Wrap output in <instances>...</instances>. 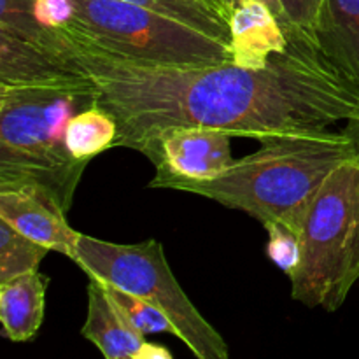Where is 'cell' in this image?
I'll return each mask as SVG.
<instances>
[{"label":"cell","mask_w":359,"mask_h":359,"mask_svg":"<svg viewBox=\"0 0 359 359\" xmlns=\"http://www.w3.org/2000/svg\"><path fill=\"white\" fill-rule=\"evenodd\" d=\"M53 48L90 77L97 105L118 123L116 147L142 153L179 126H205L238 139L326 130L359 119V90L347 83L305 32L263 69L233 62L207 67L133 63L55 30Z\"/></svg>","instance_id":"obj_1"},{"label":"cell","mask_w":359,"mask_h":359,"mask_svg":"<svg viewBox=\"0 0 359 359\" xmlns=\"http://www.w3.org/2000/svg\"><path fill=\"white\" fill-rule=\"evenodd\" d=\"M349 160H356V154L344 130L277 135L259 142L252 154L235 160L219 177L177 184L174 191L242 210L263 226L283 223L302 235L312 200L330 174Z\"/></svg>","instance_id":"obj_2"},{"label":"cell","mask_w":359,"mask_h":359,"mask_svg":"<svg viewBox=\"0 0 359 359\" xmlns=\"http://www.w3.org/2000/svg\"><path fill=\"white\" fill-rule=\"evenodd\" d=\"M97 104L90 77L74 72L28 84H0V186H35L69 212L88 161L65 146L67 123Z\"/></svg>","instance_id":"obj_3"},{"label":"cell","mask_w":359,"mask_h":359,"mask_svg":"<svg viewBox=\"0 0 359 359\" xmlns=\"http://www.w3.org/2000/svg\"><path fill=\"white\" fill-rule=\"evenodd\" d=\"M291 298L309 309L339 311L359 280V161L330 174L312 200L302 230V263Z\"/></svg>","instance_id":"obj_4"},{"label":"cell","mask_w":359,"mask_h":359,"mask_svg":"<svg viewBox=\"0 0 359 359\" xmlns=\"http://www.w3.org/2000/svg\"><path fill=\"white\" fill-rule=\"evenodd\" d=\"M76 16L62 30L133 63L207 67L233 62L231 46L156 11L121 0H74Z\"/></svg>","instance_id":"obj_5"},{"label":"cell","mask_w":359,"mask_h":359,"mask_svg":"<svg viewBox=\"0 0 359 359\" xmlns=\"http://www.w3.org/2000/svg\"><path fill=\"white\" fill-rule=\"evenodd\" d=\"M72 262L91 279L104 280L160 309L174 325L175 337L198 359H231L223 337L177 283L158 241L116 244L81 233Z\"/></svg>","instance_id":"obj_6"},{"label":"cell","mask_w":359,"mask_h":359,"mask_svg":"<svg viewBox=\"0 0 359 359\" xmlns=\"http://www.w3.org/2000/svg\"><path fill=\"white\" fill-rule=\"evenodd\" d=\"M226 132L205 126H179L158 135L140 154L156 168L149 188L174 189L184 182L219 177L235 163Z\"/></svg>","instance_id":"obj_7"},{"label":"cell","mask_w":359,"mask_h":359,"mask_svg":"<svg viewBox=\"0 0 359 359\" xmlns=\"http://www.w3.org/2000/svg\"><path fill=\"white\" fill-rule=\"evenodd\" d=\"M0 219L67 258L76 256L81 233L67 221V210L51 195L35 186H0Z\"/></svg>","instance_id":"obj_8"},{"label":"cell","mask_w":359,"mask_h":359,"mask_svg":"<svg viewBox=\"0 0 359 359\" xmlns=\"http://www.w3.org/2000/svg\"><path fill=\"white\" fill-rule=\"evenodd\" d=\"M228 25L233 63L244 69H263L272 56L286 51L290 46L286 28L259 0H241L235 4L228 16Z\"/></svg>","instance_id":"obj_9"},{"label":"cell","mask_w":359,"mask_h":359,"mask_svg":"<svg viewBox=\"0 0 359 359\" xmlns=\"http://www.w3.org/2000/svg\"><path fill=\"white\" fill-rule=\"evenodd\" d=\"M81 335L98 347L105 359H132L146 342L144 335L116 307L105 283L91 277L88 283V314Z\"/></svg>","instance_id":"obj_10"},{"label":"cell","mask_w":359,"mask_h":359,"mask_svg":"<svg viewBox=\"0 0 359 359\" xmlns=\"http://www.w3.org/2000/svg\"><path fill=\"white\" fill-rule=\"evenodd\" d=\"M316 42L333 69L359 90V0H325Z\"/></svg>","instance_id":"obj_11"},{"label":"cell","mask_w":359,"mask_h":359,"mask_svg":"<svg viewBox=\"0 0 359 359\" xmlns=\"http://www.w3.org/2000/svg\"><path fill=\"white\" fill-rule=\"evenodd\" d=\"M49 279L41 272L25 273L0 284L2 335L11 342H30L46 314Z\"/></svg>","instance_id":"obj_12"},{"label":"cell","mask_w":359,"mask_h":359,"mask_svg":"<svg viewBox=\"0 0 359 359\" xmlns=\"http://www.w3.org/2000/svg\"><path fill=\"white\" fill-rule=\"evenodd\" d=\"M74 72L58 53L0 32V84H28Z\"/></svg>","instance_id":"obj_13"},{"label":"cell","mask_w":359,"mask_h":359,"mask_svg":"<svg viewBox=\"0 0 359 359\" xmlns=\"http://www.w3.org/2000/svg\"><path fill=\"white\" fill-rule=\"evenodd\" d=\"M118 123L100 105H91L74 116L65 128V146L77 161H88L116 147Z\"/></svg>","instance_id":"obj_14"},{"label":"cell","mask_w":359,"mask_h":359,"mask_svg":"<svg viewBox=\"0 0 359 359\" xmlns=\"http://www.w3.org/2000/svg\"><path fill=\"white\" fill-rule=\"evenodd\" d=\"M121 2L156 11L217 41L230 44V25L226 18L198 0H121Z\"/></svg>","instance_id":"obj_15"},{"label":"cell","mask_w":359,"mask_h":359,"mask_svg":"<svg viewBox=\"0 0 359 359\" xmlns=\"http://www.w3.org/2000/svg\"><path fill=\"white\" fill-rule=\"evenodd\" d=\"M48 252L46 245L32 241L7 221L0 219V284L25 273L39 272Z\"/></svg>","instance_id":"obj_16"},{"label":"cell","mask_w":359,"mask_h":359,"mask_svg":"<svg viewBox=\"0 0 359 359\" xmlns=\"http://www.w3.org/2000/svg\"><path fill=\"white\" fill-rule=\"evenodd\" d=\"M35 0H0V32L51 49L53 32L35 20Z\"/></svg>","instance_id":"obj_17"},{"label":"cell","mask_w":359,"mask_h":359,"mask_svg":"<svg viewBox=\"0 0 359 359\" xmlns=\"http://www.w3.org/2000/svg\"><path fill=\"white\" fill-rule=\"evenodd\" d=\"M104 283V280H102ZM111 294L112 302L116 307L119 309L126 321L140 333V335H156V333H170L175 335V328L167 316L160 311V309L153 307L147 302L140 300L135 294H130L126 291L119 290V287L105 284Z\"/></svg>","instance_id":"obj_18"},{"label":"cell","mask_w":359,"mask_h":359,"mask_svg":"<svg viewBox=\"0 0 359 359\" xmlns=\"http://www.w3.org/2000/svg\"><path fill=\"white\" fill-rule=\"evenodd\" d=\"M265 230L269 233L266 255L270 262L291 277L302 263V235L283 223H270Z\"/></svg>","instance_id":"obj_19"},{"label":"cell","mask_w":359,"mask_h":359,"mask_svg":"<svg viewBox=\"0 0 359 359\" xmlns=\"http://www.w3.org/2000/svg\"><path fill=\"white\" fill-rule=\"evenodd\" d=\"M35 20L46 30H62L76 16L74 0H35Z\"/></svg>","instance_id":"obj_20"},{"label":"cell","mask_w":359,"mask_h":359,"mask_svg":"<svg viewBox=\"0 0 359 359\" xmlns=\"http://www.w3.org/2000/svg\"><path fill=\"white\" fill-rule=\"evenodd\" d=\"M291 23L316 41L325 0H280Z\"/></svg>","instance_id":"obj_21"},{"label":"cell","mask_w":359,"mask_h":359,"mask_svg":"<svg viewBox=\"0 0 359 359\" xmlns=\"http://www.w3.org/2000/svg\"><path fill=\"white\" fill-rule=\"evenodd\" d=\"M238 2H241V0H224V11H226V20H228V16H230L231 9H233V7H235V4H238ZM259 2L265 4V6L269 7V9L272 11V13L276 14L277 18H279V21H280V23H283V27L286 28L287 34H291V32L300 30V28H297L290 21V18H287V14H286V9H284V6H283V2H280V0H259Z\"/></svg>","instance_id":"obj_22"},{"label":"cell","mask_w":359,"mask_h":359,"mask_svg":"<svg viewBox=\"0 0 359 359\" xmlns=\"http://www.w3.org/2000/svg\"><path fill=\"white\" fill-rule=\"evenodd\" d=\"M132 359H174V358H172V353L167 349V347L160 346V344L144 342L142 346L139 347V351L133 354Z\"/></svg>","instance_id":"obj_23"},{"label":"cell","mask_w":359,"mask_h":359,"mask_svg":"<svg viewBox=\"0 0 359 359\" xmlns=\"http://www.w3.org/2000/svg\"><path fill=\"white\" fill-rule=\"evenodd\" d=\"M344 133L351 139L354 147V154H356V160L359 161V119L358 121H347Z\"/></svg>","instance_id":"obj_24"},{"label":"cell","mask_w":359,"mask_h":359,"mask_svg":"<svg viewBox=\"0 0 359 359\" xmlns=\"http://www.w3.org/2000/svg\"><path fill=\"white\" fill-rule=\"evenodd\" d=\"M198 2L205 4V6L210 7V9L217 11V13L223 14V16L226 18V11H224V0H198Z\"/></svg>","instance_id":"obj_25"}]
</instances>
